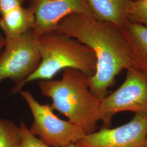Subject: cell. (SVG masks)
<instances>
[{
	"instance_id": "obj_4",
	"label": "cell",
	"mask_w": 147,
	"mask_h": 147,
	"mask_svg": "<svg viewBox=\"0 0 147 147\" xmlns=\"http://www.w3.org/2000/svg\"><path fill=\"white\" fill-rule=\"evenodd\" d=\"M38 36L31 30L19 37L5 40L0 57V82L10 79L16 83L13 92H19L24 82L38 68L41 56Z\"/></svg>"
},
{
	"instance_id": "obj_18",
	"label": "cell",
	"mask_w": 147,
	"mask_h": 147,
	"mask_svg": "<svg viewBox=\"0 0 147 147\" xmlns=\"http://www.w3.org/2000/svg\"><path fill=\"white\" fill-rule=\"evenodd\" d=\"M23 1H30V2H31L33 0H23Z\"/></svg>"
},
{
	"instance_id": "obj_15",
	"label": "cell",
	"mask_w": 147,
	"mask_h": 147,
	"mask_svg": "<svg viewBox=\"0 0 147 147\" xmlns=\"http://www.w3.org/2000/svg\"><path fill=\"white\" fill-rule=\"evenodd\" d=\"M23 0H0V15L5 16L8 12L22 6Z\"/></svg>"
},
{
	"instance_id": "obj_2",
	"label": "cell",
	"mask_w": 147,
	"mask_h": 147,
	"mask_svg": "<svg viewBox=\"0 0 147 147\" xmlns=\"http://www.w3.org/2000/svg\"><path fill=\"white\" fill-rule=\"evenodd\" d=\"M39 88L53 100L51 107L86 135L96 131L101 121V100L89 89V77L79 70L65 69L60 80H40Z\"/></svg>"
},
{
	"instance_id": "obj_8",
	"label": "cell",
	"mask_w": 147,
	"mask_h": 147,
	"mask_svg": "<svg viewBox=\"0 0 147 147\" xmlns=\"http://www.w3.org/2000/svg\"><path fill=\"white\" fill-rule=\"evenodd\" d=\"M31 3L36 16L33 31L38 36L53 31L60 21L71 14L95 19L88 0H33Z\"/></svg>"
},
{
	"instance_id": "obj_16",
	"label": "cell",
	"mask_w": 147,
	"mask_h": 147,
	"mask_svg": "<svg viewBox=\"0 0 147 147\" xmlns=\"http://www.w3.org/2000/svg\"><path fill=\"white\" fill-rule=\"evenodd\" d=\"M5 39L0 34V53L1 52L2 49L5 47Z\"/></svg>"
},
{
	"instance_id": "obj_11",
	"label": "cell",
	"mask_w": 147,
	"mask_h": 147,
	"mask_svg": "<svg viewBox=\"0 0 147 147\" xmlns=\"http://www.w3.org/2000/svg\"><path fill=\"white\" fill-rule=\"evenodd\" d=\"M131 53L135 68L147 73V27L128 21L121 28Z\"/></svg>"
},
{
	"instance_id": "obj_5",
	"label": "cell",
	"mask_w": 147,
	"mask_h": 147,
	"mask_svg": "<svg viewBox=\"0 0 147 147\" xmlns=\"http://www.w3.org/2000/svg\"><path fill=\"white\" fill-rule=\"evenodd\" d=\"M29 107L33 117L30 131L39 137L51 147H64L76 143L86 134L79 127L58 118L53 112L51 105H42L27 90L19 92Z\"/></svg>"
},
{
	"instance_id": "obj_14",
	"label": "cell",
	"mask_w": 147,
	"mask_h": 147,
	"mask_svg": "<svg viewBox=\"0 0 147 147\" xmlns=\"http://www.w3.org/2000/svg\"><path fill=\"white\" fill-rule=\"evenodd\" d=\"M19 126L21 134L20 147H51L37 136L33 135L24 122H21Z\"/></svg>"
},
{
	"instance_id": "obj_17",
	"label": "cell",
	"mask_w": 147,
	"mask_h": 147,
	"mask_svg": "<svg viewBox=\"0 0 147 147\" xmlns=\"http://www.w3.org/2000/svg\"><path fill=\"white\" fill-rule=\"evenodd\" d=\"M78 147L76 145V144L75 143H71V144H68V146H65V147Z\"/></svg>"
},
{
	"instance_id": "obj_3",
	"label": "cell",
	"mask_w": 147,
	"mask_h": 147,
	"mask_svg": "<svg viewBox=\"0 0 147 147\" xmlns=\"http://www.w3.org/2000/svg\"><path fill=\"white\" fill-rule=\"evenodd\" d=\"M41 62L37 70L24 82L49 80L62 70H79L91 78L96 70V58L90 47L73 38L55 31L38 36Z\"/></svg>"
},
{
	"instance_id": "obj_12",
	"label": "cell",
	"mask_w": 147,
	"mask_h": 147,
	"mask_svg": "<svg viewBox=\"0 0 147 147\" xmlns=\"http://www.w3.org/2000/svg\"><path fill=\"white\" fill-rule=\"evenodd\" d=\"M21 141L20 126L9 120L0 118V147H20Z\"/></svg>"
},
{
	"instance_id": "obj_1",
	"label": "cell",
	"mask_w": 147,
	"mask_h": 147,
	"mask_svg": "<svg viewBox=\"0 0 147 147\" xmlns=\"http://www.w3.org/2000/svg\"><path fill=\"white\" fill-rule=\"evenodd\" d=\"M53 31L73 38L90 47L96 58V70L89 78V89L100 100L123 70L135 68L121 28L110 22L74 14L64 18Z\"/></svg>"
},
{
	"instance_id": "obj_13",
	"label": "cell",
	"mask_w": 147,
	"mask_h": 147,
	"mask_svg": "<svg viewBox=\"0 0 147 147\" xmlns=\"http://www.w3.org/2000/svg\"><path fill=\"white\" fill-rule=\"evenodd\" d=\"M128 20L147 27V0H134L130 8Z\"/></svg>"
},
{
	"instance_id": "obj_7",
	"label": "cell",
	"mask_w": 147,
	"mask_h": 147,
	"mask_svg": "<svg viewBox=\"0 0 147 147\" xmlns=\"http://www.w3.org/2000/svg\"><path fill=\"white\" fill-rule=\"evenodd\" d=\"M78 147H147V115L135 114L115 128L103 127L76 142Z\"/></svg>"
},
{
	"instance_id": "obj_10",
	"label": "cell",
	"mask_w": 147,
	"mask_h": 147,
	"mask_svg": "<svg viewBox=\"0 0 147 147\" xmlns=\"http://www.w3.org/2000/svg\"><path fill=\"white\" fill-rule=\"evenodd\" d=\"M35 25L34 11L30 6L18 7L0 18V28L5 34L6 40L33 30Z\"/></svg>"
},
{
	"instance_id": "obj_6",
	"label": "cell",
	"mask_w": 147,
	"mask_h": 147,
	"mask_svg": "<svg viewBox=\"0 0 147 147\" xmlns=\"http://www.w3.org/2000/svg\"><path fill=\"white\" fill-rule=\"evenodd\" d=\"M123 111L147 115V73L136 68L127 70L121 86L101 100L100 116L104 127H110L114 116Z\"/></svg>"
},
{
	"instance_id": "obj_9",
	"label": "cell",
	"mask_w": 147,
	"mask_h": 147,
	"mask_svg": "<svg viewBox=\"0 0 147 147\" xmlns=\"http://www.w3.org/2000/svg\"><path fill=\"white\" fill-rule=\"evenodd\" d=\"M134 0H88L95 19L113 23L122 28L128 20Z\"/></svg>"
}]
</instances>
